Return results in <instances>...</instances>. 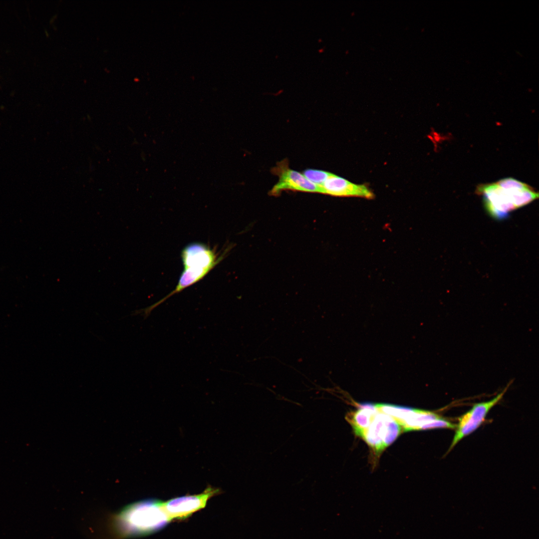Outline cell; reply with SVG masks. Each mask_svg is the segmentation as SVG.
<instances>
[{
  "instance_id": "3957f363",
  "label": "cell",
  "mask_w": 539,
  "mask_h": 539,
  "mask_svg": "<svg viewBox=\"0 0 539 539\" xmlns=\"http://www.w3.org/2000/svg\"><path fill=\"white\" fill-rule=\"evenodd\" d=\"M402 430L401 426L393 418L378 412L363 438L378 455L396 439Z\"/></svg>"
},
{
  "instance_id": "6da1fadb",
  "label": "cell",
  "mask_w": 539,
  "mask_h": 539,
  "mask_svg": "<svg viewBox=\"0 0 539 539\" xmlns=\"http://www.w3.org/2000/svg\"><path fill=\"white\" fill-rule=\"evenodd\" d=\"M171 522L157 499H146L129 504L113 518V527L120 538L147 536L166 527Z\"/></svg>"
},
{
  "instance_id": "5b68a950",
  "label": "cell",
  "mask_w": 539,
  "mask_h": 539,
  "mask_svg": "<svg viewBox=\"0 0 539 539\" xmlns=\"http://www.w3.org/2000/svg\"><path fill=\"white\" fill-rule=\"evenodd\" d=\"M511 384V382L509 383L504 389L492 399L474 404L470 410L459 418L455 434L448 452L463 438L474 432L482 425L489 411L502 399Z\"/></svg>"
},
{
  "instance_id": "8992f818",
  "label": "cell",
  "mask_w": 539,
  "mask_h": 539,
  "mask_svg": "<svg viewBox=\"0 0 539 539\" xmlns=\"http://www.w3.org/2000/svg\"><path fill=\"white\" fill-rule=\"evenodd\" d=\"M271 173L278 177V181L270 191L277 196L284 190L310 193H319V187L307 179L302 173L291 169L288 160L284 159L272 168Z\"/></svg>"
},
{
  "instance_id": "30bf717a",
  "label": "cell",
  "mask_w": 539,
  "mask_h": 539,
  "mask_svg": "<svg viewBox=\"0 0 539 539\" xmlns=\"http://www.w3.org/2000/svg\"><path fill=\"white\" fill-rule=\"evenodd\" d=\"M302 173L307 179L320 189L331 173L320 170L307 169Z\"/></svg>"
},
{
  "instance_id": "52a82bcc",
  "label": "cell",
  "mask_w": 539,
  "mask_h": 539,
  "mask_svg": "<svg viewBox=\"0 0 539 539\" xmlns=\"http://www.w3.org/2000/svg\"><path fill=\"white\" fill-rule=\"evenodd\" d=\"M319 193L333 196L358 197L368 199L374 197L373 192L365 185L351 183L331 173L320 187Z\"/></svg>"
},
{
  "instance_id": "ba28073f",
  "label": "cell",
  "mask_w": 539,
  "mask_h": 539,
  "mask_svg": "<svg viewBox=\"0 0 539 539\" xmlns=\"http://www.w3.org/2000/svg\"><path fill=\"white\" fill-rule=\"evenodd\" d=\"M359 408L347 416L355 434L363 438L367 429L378 413L376 404L365 403L359 404Z\"/></svg>"
},
{
  "instance_id": "7a4b0ae2",
  "label": "cell",
  "mask_w": 539,
  "mask_h": 539,
  "mask_svg": "<svg viewBox=\"0 0 539 539\" xmlns=\"http://www.w3.org/2000/svg\"><path fill=\"white\" fill-rule=\"evenodd\" d=\"M476 192L483 196L488 214L498 220L507 219L511 212L531 203L537 197L532 187L512 178L480 185Z\"/></svg>"
},
{
  "instance_id": "9c48e42d",
  "label": "cell",
  "mask_w": 539,
  "mask_h": 539,
  "mask_svg": "<svg viewBox=\"0 0 539 539\" xmlns=\"http://www.w3.org/2000/svg\"><path fill=\"white\" fill-rule=\"evenodd\" d=\"M440 418L433 412L414 409L400 425L404 431L419 430L425 424Z\"/></svg>"
},
{
  "instance_id": "277c9868",
  "label": "cell",
  "mask_w": 539,
  "mask_h": 539,
  "mask_svg": "<svg viewBox=\"0 0 539 539\" xmlns=\"http://www.w3.org/2000/svg\"><path fill=\"white\" fill-rule=\"evenodd\" d=\"M220 492L219 489L209 486L199 494L176 497L163 502V507L171 521L184 520L204 508L208 501Z\"/></svg>"
}]
</instances>
